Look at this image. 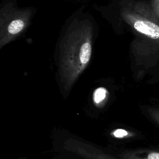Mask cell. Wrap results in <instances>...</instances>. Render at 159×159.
<instances>
[{
  "label": "cell",
  "mask_w": 159,
  "mask_h": 159,
  "mask_svg": "<svg viewBox=\"0 0 159 159\" xmlns=\"http://www.w3.org/2000/svg\"><path fill=\"white\" fill-rule=\"evenodd\" d=\"M53 159H75V158H67V157H55Z\"/></svg>",
  "instance_id": "52a82bcc"
},
{
  "label": "cell",
  "mask_w": 159,
  "mask_h": 159,
  "mask_svg": "<svg viewBox=\"0 0 159 159\" xmlns=\"http://www.w3.org/2000/svg\"><path fill=\"white\" fill-rule=\"evenodd\" d=\"M98 26L91 14L82 9L66 20L59 35L55 52L56 80L64 98L89 65Z\"/></svg>",
  "instance_id": "6da1fadb"
},
{
  "label": "cell",
  "mask_w": 159,
  "mask_h": 159,
  "mask_svg": "<svg viewBox=\"0 0 159 159\" xmlns=\"http://www.w3.org/2000/svg\"><path fill=\"white\" fill-rule=\"evenodd\" d=\"M110 135L114 139H122L131 137L132 134L124 129H116L111 132Z\"/></svg>",
  "instance_id": "5b68a950"
},
{
  "label": "cell",
  "mask_w": 159,
  "mask_h": 159,
  "mask_svg": "<svg viewBox=\"0 0 159 159\" xmlns=\"http://www.w3.org/2000/svg\"><path fill=\"white\" fill-rule=\"evenodd\" d=\"M34 7H19L16 0H2L0 6V49L19 39L36 13Z\"/></svg>",
  "instance_id": "7a4b0ae2"
},
{
  "label": "cell",
  "mask_w": 159,
  "mask_h": 159,
  "mask_svg": "<svg viewBox=\"0 0 159 159\" xmlns=\"http://www.w3.org/2000/svg\"><path fill=\"white\" fill-rule=\"evenodd\" d=\"M60 149L68 155L81 159H122L106 152L95 144L76 137L65 138L61 142Z\"/></svg>",
  "instance_id": "3957f363"
},
{
  "label": "cell",
  "mask_w": 159,
  "mask_h": 159,
  "mask_svg": "<svg viewBox=\"0 0 159 159\" xmlns=\"http://www.w3.org/2000/svg\"><path fill=\"white\" fill-rule=\"evenodd\" d=\"M109 97L107 89L102 86L96 88L93 93V101L98 107H102L104 106Z\"/></svg>",
  "instance_id": "277c9868"
},
{
  "label": "cell",
  "mask_w": 159,
  "mask_h": 159,
  "mask_svg": "<svg viewBox=\"0 0 159 159\" xmlns=\"http://www.w3.org/2000/svg\"><path fill=\"white\" fill-rule=\"evenodd\" d=\"M152 114L153 117L159 123V111L153 112Z\"/></svg>",
  "instance_id": "8992f818"
}]
</instances>
